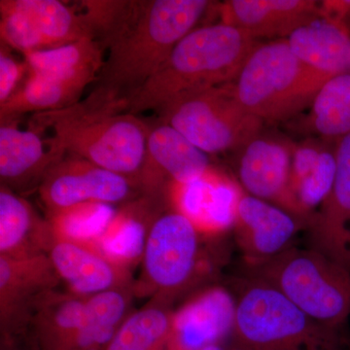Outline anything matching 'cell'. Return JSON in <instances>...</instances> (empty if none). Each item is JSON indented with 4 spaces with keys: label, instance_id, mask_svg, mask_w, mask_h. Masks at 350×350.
<instances>
[{
    "label": "cell",
    "instance_id": "cell-1",
    "mask_svg": "<svg viewBox=\"0 0 350 350\" xmlns=\"http://www.w3.org/2000/svg\"><path fill=\"white\" fill-rule=\"evenodd\" d=\"M211 5L207 0H119L96 36L107 50L98 87L131 100Z\"/></svg>",
    "mask_w": 350,
    "mask_h": 350
},
{
    "label": "cell",
    "instance_id": "cell-2",
    "mask_svg": "<svg viewBox=\"0 0 350 350\" xmlns=\"http://www.w3.org/2000/svg\"><path fill=\"white\" fill-rule=\"evenodd\" d=\"M130 98L96 87L72 107L36 113L32 128L51 129L53 148L124 175L139 186L150 126L129 113Z\"/></svg>",
    "mask_w": 350,
    "mask_h": 350
},
{
    "label": "cell",
    "instance_id": "cell-3",
    "mask_svg": "<svg viewBox=\"0 0 350 350\" xmlns=\"http://www.w3.org/2000/svg\"><path fill=\"white\" fill-rule=\"evenodd\" d=\"M258 43L245 31L223 23L194 29L131 96L129 113L157 111L179 94L236 81Z\"/></svg>",
    "mask_w": 350,
    "mask_h": 350
},
{
    "label": "cell",
    "instance_id": "cell-4",
    "mask_svg": "<svg viewBox=\"0 0 350 350\" xmlns=\"http://www.w3.org/2000/svg\"><path fill=\"white\" fill-rule=\"evenodd\" d=\"M234 285L232 350H345L344 331L315 321L278 288L248 275Z\"/></svg>",
    "mask_w": 350,
    "mask_h": 350
},
{
    "label": "cell",
    "instance_id": "cell-5",
    "mask_svg": "<svg viewBox=\"0 0 350 350\" xmlns=\"http://www.w3.org/2000/svg\"><path fill=\"white\" fill-rule=\"evenodd\" d=\"M333 75L304 63L287 39L258 43L234 82L244 109L262 122H284L308 107Z\"/></svg>",
    "mask_w": 350,
    "mask_h": 350
},
{
    "label": "cell",
    "instance_id": "cell-6",
    "mask_svg": "<svg viewBox=\"0 0 350 350\" xmlns=\"http://www.w3.org/2000/svg\"><path fill=\"white\" fill-rule=\"evenodd\" d=\"M243 273L278 288L315 321L344 331L350 317V269L323 253L292 245L264 261L244 262Z\"/></svg>",
    "mask_w": 350,
    "mask_h": 350
},
{
    "label": "cell",
    "instance_id": "cell-7",
    "mask_svg": "<svg viewBox=\"0 0 350 350\" xmlns=\"http://www.w3.org/2000/svg\"><path fill=\"white\" fill-rule=\"evenodd\" d=\"M157 111L161 123L206 154L241 150L259 137L262 125L241 105L234 82L179 94Z\"/></svg>",
    "mask_w": 350,
    "mask_h": 350
},
{
    "label": "cell",
    "instance_id": "cell-8",
    "mask_svg": "<svg viewBox=\"0 0 350 350\" xmlns=\"http://www.w3.org/2000/svg\"><path fill=\"white\" fill-rule=\"evenodd\" d=\"M200 234L175 211L154 221L145 245L144 271L153 289L167 300L192 286L202 275L206 262Z\"/></svg>",
    "mask_w": 350,
    "mask_h": 350
},
{
    "label": "cell",
    "instance_id": "cell-9",
    "mask_svg": "<svg viewBox=\"0 0 350 350\" xmlns=\"http://www.w3.org/2000/svg\"><path fill=\"white\" fill-rule=\"evenodd\" d=\"M0 36L23 55L96 38L81 11L57 0H1Z\"/></svg>",
    "mask_w": 350,
    "mask_h": 350
},
{
    "label": "cell",
    "instance_id": "cell-10",
    "mask_svg": "<svg viewBox=\"0 0 350 350\" xmlns=\"http://www.w3.org/2000/svg\"><path fill=\"white\" fill-rule=\"evenodd\" d=\"M135 186V181L124 175L64 154L43 177L39 195L52 213L86 202L117 204L129 199Z\"/></svg>",
    "mask_w": 350,
    "mask_h": 350
},
{
    "label": "cell",
    "instance_id": "cell-11",
    "mask_svg": "<svg viewBox=\"0 0 350 350\" xmlns=\"http://www.w3.org/2000/svg\"><path fill=\"white\" fill-rule=\"evenodd\" d=\"M59 280L47 254L24 259L0 256L1 336L25 334L36 304Z\"/></svg>",
    "mask_w": 350,
    "mask_h": 350
},
{
    "label": "cell",
    "instance_id": "cell-12",
    "mask_svg": "<svg viewBox=\"0 0 350 350\" xmlns=\"http://www.w3.org/2000/svg\"><path fill=\"white\" fill-rule=\"evenodd\" d=\"M174 211L187 217L204 236L223 234L234 227L244 193L236 181L211 167L187 184H170Z\"/></svg>",
    "mask_w": 350,
    "mask_h": 350
},
{
    "label": "cell",
    "instance_id": "cell-13",
    "mask_svg": "<svg viewBox=\"0 0 350 350\" xmlns=\"http://www.w3.org/2000/svg\"><path fill=\"white\" fill-rule=\"evenodd\" d=\"M244 262L264 261L291 247L303 220L282 207L248 194L239 200L234 227Z\"/></svg>",
    "mask_w": 350,
    "mask_h": 350
},
{
    "label": "cell",
    "instance_id": "cell-14",
    "mask_svg": "<svg viewBox=\"0 0 350 350\" xmlns=\"http://www.w3.org/2000/svg\"><path fill=\"white\" fill-rule=\"evenodd\" d=\"M236 314L234 294L213 287L197 295L172 317L163 350H200L231 337Z\"/></svg>",
    "mask_w": 350,
    "mask_h": 350
},
{
    "label": "cell",
    "instance_id": "cell-15",
    "mask_svg": "<svg viewBox=\"0 0 350 350\" xmlns=\"http://www.w3.org/2000/svg\"><path fill=\"white\" fill-rule=\"evenodd\" d=\"M330 194L308 223L312 247L350 269V133L336 142Z\"/></svg>",
    "mask_w": 350,
    "mask_h": 350
},
{
    "label": "cell",
    "instance_id": "cell-16",
    "mask_svg": "<svg viewBox=\"0 0 350 350\" xmlns=\"http://www.w3.org/2000/svg\"><path fill=\"white\" fill-rule=\"evenodd\" d=\"M292 149L259 135L241 149L237 172L239 185L248 195L301 219L291 192Z\"/></svg>",
    "mask_w": 350,
    "mask_h": 350
},
{
    "label": "cell",
    "instance_id": "cell-17",
    "mask_svg": "<svg viewBox=\"0 0 350 350\" xmlns=\"http://www.w3.org/2000/svg\"><path fill=\"white\" fill-rule=\"evenodd\" d=\"M208 154L167 124L150 126L139 186L156 192L165 181L187 184L211 169Z\"/></svg>",
    "mask_w": 350,
    "mask_h": 350
},
{
    "label": "cell",
    "instance_id": "cell-18",
    "mask_svg": "<svg viewBox=\"0 0 350 350\" xmlns=\"http://www.w3.org/2000/svg\"><path fill=\"white\" fill-rule=\"evenodd\" d=\"M223 24L253 38H289L304 25L321 17L313 0H228L219 7Z\"/></svg>",
    "mask_w": 350,
    "mask_h": 350
},
{
    "label": "cell",
    "instance_id": "cell-19",
    "mask_svg": "<svg viewBox=\"0 0 350 350\" xmlns=\"http://www.w3.org/2000/svg\"><path fill=\"white\" fill-rule=\"evenodd\" d=\"M47 253L59 280L75 296L90 298L130 285L129 269L109 261L93 246L53 239Z\"/></svg>",
    "mask_w": 350,
    "mask_h": 350
},
{
    "label": "cell",
    "instance_id": "cell-20",
    "mask_svg": "<svg viewBox=\"0 0 350 350\" xmlns=\"http://www.w3.org/2000/svg\"><path fill=\"white\" fill-rule=\"evenodd\" d=\"M64 155L43 139L36 129L21 130L12 121L0 126V178L12 191L40 185L50 167Z\"/></svg>",
    "mask_w": 350,
    "mask_h": 350
},
{
    "label": "cell",
    "instance_id": "cell-21",
    "mask_svg": "<svg viewBox=\"0 0 350 350\" xmlns=\"http://www.w3.org/2000/svg\"><path fill=\"white\" fill-rule=\"evenodd\" d=\"M48 222L6 186L0 188V256L24 259L45 254L53 241Z\"/></svg>",
    "mask_w": 350,
    "mask_h": 350
},
{
    "label": "cell",
    "instance_id": "cell-22",
    "mask_svg": "<svg viewBox=\"0 0 350 350\" xmlns=\"http://www.w3.org/2000/svg\"><path fill=\"white\" fill-rule=\"evenodd\" d=\"M87 299L55 290L40 299L29 324L38 350H75Z\"/></svg>",
    "mask_w": 350,
    "mask_h": 350
},
{
    "label": "cell",
    "instance_id": "cell-23",
    "mask_svg": "<svg viewBox=\"0 0 350 350\" xmlns=\"http://www.w3.org/2000/svg\"><path fill=\"white\" fill-rule=\"evenodd\" d=\"M287 42L312 68L333 76L350 73V34L344 25L319 18L295 31Z\"/></svg>",
    "mask_w": 350,
    "mask_h": 350
},
{
    "label": "cell",
    "instance_id": "cell-24",
    "mask_svg": "<svg viewBox=\"0 0 350 350\" xmlns=\"http://www.w3.org/2000/svg\"><path fill=\"white\" fill-rule=\"evenodd\" d=\"M27 78L3 105H0L1 122L13 121L25 113L48 112L72 107L79 101L88 78L38 75L27 71Z\"/></svg>",
    "mask_w": 350,
    "mask_h": 350
},
{
    "label": "cell",
    "instance_id": "cell-25",
    "mask_svg": "<svg viewBox=\"0 0 350 350\" xmlns=\"http://www.w3.org/2000/svg\"><path fill=\"white\" fill-rule=\"evenodd\" d=\"M24 57L29 72L94 81L105 64V49L98 39L86 38L54 49L25 53Z\"/></svg>",
    "mask_w": 350,
    "mask_h": 350
},
{
    "label": "cell",
    "instance_id": "cell-26",
    "mask_svg": "<svg viewBox=\"0 0 350 350\" xmlns=\"http://www.w3.org/2000/svg\"><path fill=\"white\" fill-rule=\"evenodd\" d=\"M129 301L126 288L88 298L75 350H105L125 321Z\"/></svg>",
    "mask_w": 350,
    "mask_h": 350
},
{
    "label": "cell",
    "instance_id": "cell-27",
    "mask_svg": "<svg viewBox=\"0 0 350 350\" xmlns=\"http://www.w3.org/2000/svg\"><path fill=\"white\" fill-rule=\"evenodd\" d=\"M172 317L174 312L160 304L142 308L125 319L105 350H163Z\"/></svg>",
    "mask_w": 350,
    "mask_h": 350
},
{
    "label": "cell",
    "instance_id": "cell-28",
    "mask_svg": "<svg viewBox=\"0 0 350 350\" xmlns=\"http://www.w3.org/2000/svg\"><path fill=\"white\" fill-rule=\"evenodd\" d=\"M310 122L321 137L335 140L350 133V73L333 76L312 101Z\"/></svg>",
    "mask_w": 350,
    "mask_h": 350
},
{
    "label": "cell",
    "instance_id": "cell-29",
    "mask_svg": "<svg viewBox=\"0 0 350 350\" xmlns=\"http://www.w3.org/2000/svg\"><path fill=\"white\" fill-rule=\"evenodd\" d=\"M112 204L86 202L49 213L53 238L93 245L116 215Z\"/></svg>",
    "mask_w": 350,
    "mask_h": 350
},
{
    "label": "cell",
    "instance_id": "cell-30",
    "mask_svg": "<svg viewBox=\"0 0 350 350\" xmlns=\"http://www.w3.org/2000/svg\"><path fill=\"white\" fill-rule=\"evenodd\" d=\"M147 236L145 226L135 211H124L116 213L105 232L91 246L117 266L129 269L144 257Z\"/></svg>",
    "mask_w": 350,
    "mask_h": 350
},
{
    "label": "cell",
    "instance_id": "cell-31",
    "mask_svg": "<svg viewBox=\"0 0 350 350\" xmlns=\"http://www.w3.org/2000/svg\"><path fill=\"white\" fill-rule=\"evenodd\" d=\"M336 175L335 150L322 149L319 162L310 174L292 186V196L299 217L306 227L314 215L315 209L321 206L330 194ZM308 229V228H306Z\"/></svg>",
    "mask_w": 350,
    "mask_h": 350
},
{
    "label": "cell",
    "instance_id": "cell-32",
    "mask_svg": "<svg viewBox=\"0 0 350 350\" xmlns=\"http://www.w3.org/2000/svg\"><path fill=\"white\" fill-rule=\"evenodd\" d=\"M5 44L0 49V105L6 103L19 89L18 85L23 75L27 72L25 63H20Z\"/></svg>",
    "mask_w": 350,
    "mask_h": 350
},
{
    "label": "cell",
    "instance_id": "cell-33",
    "mask_svg": "<svg viewBox=\"0 0 350 350\" xmlns=\"http://www.w3.org/2000/svg\"><path fill=\"white\" fill-rule=\"evenodd\" d=\"M321 151L314 144H301L292 149L291 188L312 172L319 162Z\"/></svg>",
    "mask_w": 350,
    "mask_h": 350
},
{
    "label": "cell",
    "instance_id": "cell-34",
    "mask_svg": "<svg viewBox=\"0 0 350 350\" xmlns=\"http://www.w3.org/2000/svg\"><path fill=\"white\" fill-rule=\"evenodd\" d=\"M1 350H38L32 338L25 340L24 334L18 336H1Z\"/></svg>",
    "mask_w": 350,
    "mask_h": 350
},
{
    "label": "cell",
    "instance_id": "cell-35",
    "mask_svg": "<svg viewBox=\"0 0 350 350\" xmlns=\"http://www.w3.org/2000/svg\"><path fill=\"white\" fill-rule=\"evenodd\" d=\"M200 350H232L231 347H227L224 342H218V344H213L206 345L204 349Z\"/></svg>",
    "mask_w": 350,
    "mask_h": 350
},
{
    "label": "cell",
    "instance_id": "cell-36",
    "mask_svg": "<svg viewBox=\"0 0 350 350\" xmlns=\"http://www.w3.org/2000/svg\"><path fill=\"white\" fill-rule=\"evenodd\" d=\"M345 350H350V338H347V344H345Z\"/></svg>",
    "mask_w": 350,
    "mask_h": 350
}]
</instances>
